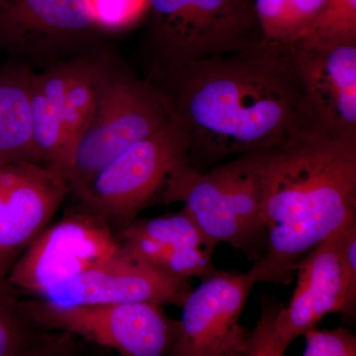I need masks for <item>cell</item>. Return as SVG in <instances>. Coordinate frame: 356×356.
<instances>
[{"mask_svg":"<svg viewBox=\"0 0 356 356\" xmlns=\"http://www.w3.org/2000/svg\"><path fill=\"white\" fill-rule=\"evenodd\" d=\"M147 79L184 129L187 163L200 172L318 130L288 44L262 41Z\"/></svg>","mask_w":356,"mask_h":356,"instance_id":"obj_1","label":"cell"},{"mask_svg":"<svg viewBox=\"0 0 356 356\" xmlns=\"http://www.w3.org/2000/svg\"><path fill=\"white\" fill-rule=\"evenodd\" d=\"M261 184L266 250L247 274L288 285L308 252L356 219V140L310 130L264 149Z\"/></svg>","mask_w":356,"mask_h":356,"instance_id":"obj_2","label":"cell"},{"mask_svg":"<svg viewBox=\"0 0 356 356\" xmlns=\"http://www.w3.org/2000/svg\"><path fill=\"white\" fill-rule=\"evenodd\" d=\"M262 154H242L203 172L182 163L170 173L156 204H181L215 248L227 243L250 261H259L267 245L261 216Z\"/></svg>","mask_w":356,"mask_h":356,"instance_id":"obj_3","label":"cell"},{"mask_svg":"<svg viewBox=\"0 0 356 356\" xmlns=\"http://www.w3.org/2000/svg\"><path fill=\"white\" fill-rule=\"evenodd\" d=\"M149 76L264 41L254 0H149Z\"/></svg>","mask_w":356,"mask_h":356,"instance_id":"obj_4","label":"cell"},{"mask_svg":"<svg viewBox=\"0 0 356 356\" xmlns=\"http://www.w3.org/2000/svg\"><path fill=\"white\" fill-rule=\"evenodd\" d=\"M173 118L158 88L108 58L95 114L77 143L69 175L70 193L136 143Z\"/></svg>","mask_w":356,"mask_h":356,"instance_id":"obj_5","label":"cell"},{"mask_svg":"<svg viewBox=\"0 0 356 356\" xmlns=\"http://www.w3.org/2000/svg\"><path fill=\"white\" fill-rule=\"evenodd\" d=\"M187 156L186 135L172 118L109 161L72 194L79 207L119 231L156 204L170 173L187 163Z\"/></svg>","mask_w":356,"mask_h":356,"instance_id":"obj_6","label":"cell"},{"mask_svg":"<svg viewBox=\"0 0 356 356\" xmlns=\"http://www.w3.org/2000/svg\"><path fill=\"white\" fill-rule=\"evenodd\" d=\"M22 307L40 330L81 337L120 356H170L179 329V320L151 303L58 306L24 296Z\"/></svg>","mask_w":356,"mask_h":356,"instance_id":"obj_7","label":"cell"},{"mask_svg":"<svg viewBox=\"0 0 356 356\" xmlns=\"http://www.w3.org/2000/svg\"><path fill=\"white\" fill-rule=\"evenodd\" d=\"M88 0H0V51L34 70L102 51Z\"/></svg>","mask_w":356,"mask_h":356,"instance_id":"obj_8","label":"cell"},{"mask_svg":"<svg viewBox=\"0 0 356 356\" xmlns=\"http://www.w3.org/2000/svg\"><path fill=\"white\" fill-rule=\"evenodd\" d=\"M123 248L113 229L79 207L48 227L21 254L7 280L24 296L102 266Z\"/></svg>","mask_w":356,"mask_h":356,"instance_id":"obj_9","label":"cell"},{"mask_svg":"<svg viewBox=\"0 0 356 356\" xmlns=\"http://www.w3.org/2000/svg\"><path fill=\"white\" fill-rule=\"evenodd\" d=\"M254 283L247 273L218 270L192 289L181 306L177 341L170 356H224L247 346L240 324Z\"/></svg>","mask_w":356,"mask_h":356,"instance_id":"obj_10","label":"cell"},{"mask_svg":"<svg viewBox=\"0 0 356 356\" xmlns=\"http://www.w3.org/2000/svg\"><path fill=\"white\" fill-rule=\"evenodd\" d=\"M191 290L189 280L159 273L123 248L106 264L56 283L34 298L58 306L151 303L181 308Z\"/></svg>","mask_w":356,"mask_h":356,"instance_id":"obj_11","label":"cell"},{"mask_svg":"<svg viewBox=\"0 0 356 356\" xmlns=\"http://www.w3.org/2000/svg\"><path fill=\"white\" fill-rule=\"evenodd\" d=\"M69 193L67 177L43 165L0 166V275L7 277Z\"/></svg>","mask_w":356,"mask_h":356,"instance_id":"obj_12","label":"cell"},{"mask_svg":"<svg viewBox=\"0 0 356 356\" xmlns=\"http://www.w3.org/2000/svg\"><path fill=\"white\" fill-rule=\"evenodd\" d=\"M290 47L316 128L337 139L356 140V46Z\"/></svg>","mask_w":356,"mask_h":356,"instance_id":"obj_13","label":"cell"},{"mask_svg":"<svg viewBox=\"0 0 356 356\" xmlns=\"http://www.w3.org/2000/svg\"><path fill=\"white\" fill-rule=\"evenodd\" d=\"M343 228V227H341ZM341 228L318 243L297 266L291 301L275 318V331L285 350L327 314H344L341 273Z\"/></svg>","mask_w":356,"mask_h":356,"instance_id":"obj_14","label":"cell"},{"mask_svg":"<svg viewBox=\"0 0 356 356\" xmlns=\"http://www.w3.org/2000/svg\"><path fill=\"white\" fill-rule=\"evenodd\" d=\"M30 65L9 58L0 65V166L37 163L33 144Z\"/></svg>","mask_w":356,"mask_h":356,"instance_id":"obj_15","label":"cell"},{"mask_svg":"<svg viewBox=\"0 0 356 356\" xmlns=\"http://www.w3.org/2000/svg\"><path fill=\"white\" fill-rule=\"evenodd\" d=\"M108 58L104 51L79 58L76 72L65 93L62 119L72 163L77 143L97 106Z\"/></svg>","mask_w":356,"mask_h":356,"instance_id":"obj_16","label":"cell"},{"mask_svg":"<svg viewBox=\"0 0 356 356\" xmlns=\"http://www.w3.org/2000/svg\"><path fill=\"white\" fill-rule=\"evenodd\" d=\"M116 236L129 254L170 277L181 280L197 277L203 280L218 270L213 264L212 250L175 248L142 236Z\"/></svg>","mask_w":356,"mask_h":356,"instance_id":"obj_17","label":"cell"},{"mask_svg":"<svg viewBox=\"0 0 356 356\" xmlns=\"http://www.w3.org/2000/svg\"><path fill=\"white\" fill-rule=\"evenodd\" d=\"M30 103L37 163L60 173L67 179L72 161L65 139L62 109L44 95L33 81V76Z\"/></svg>","mask_w":356,"mask_h":356,"instance_id":"obj_18","label":"cell"},{"mask_svg":"<svg viewBox=\"0 0 356 356\" xmlns=\"http://www.w3.org/2000/svg\"><path fill=\"white\" fill-rule=\"evenodd\" d=\"M291 46L315 50L356 46V0H327L313 24Z\"/></svg>","mask_w":356,"mask_h":356,"instance_id":"obj_19","label":"cell"},{"mask_svg":"<svg viewBox=\"0 0 356 356\" xmlns=\"http://www.w3.org/2000/svg\"><path fill=\"white\" fill-rule=\"evenodd\" d=\"M117 234L142 236L175 248H205L212 252L216 248L184 209L156 218H136Z\"/></svg>","mask_w":356,"mask_h":356,"instance_id":"obj_20","label":"cell"},{"mask_svg":"<svg viewBox=\"0 0 356 356\" xmlns=\"http://www.w3.org/2000/svg\"><path fill=\"white\" fill-rule=\"evenodd\" d=\"M24 295L0 275V356H15L39 341L43 330L33 324L22 307Z\"/></svg>","mask_w":356,"mask_h":356,"instance_id":"obj_21","label":"cell"},{"mask_svg":"<svg viewBox=\"0 0 356 356\" xmlns=\"http://www.w3.org/2000/svg\"><path fill=\"white\" fill-rule=\"evenodd\" d=\"M271 295L264 294L261 298V313L254 329L248 334L247 348L243 356H280L285 350L281 346L275 331V318L281 307Z\"/></svg>","mask_w":356,"mask_h":356,"instance_id":"obj_22","label":"cell"},{"mask_svg":"<svg viewBox=\"0 0 356 356\" xmlns=\"http://www.w3.org/2000/svg\"><path fill=\"white\" fill-rule=\"evenodd\" d=\"M88 4L107 34L127 29L149 11V0H88Z\"/></svg>","mask_w":356,"mask_h":356,"instance_id":"obj_23","label":"cell"},{"mask_svg":"<svg viewBox=\"0 0 356 356\" xmlns=\"http://www.w3.org/2000/svg\"><path fill=\"white\" fill-rule=\"evenodd\" d=\"M264 42L290 44L292 40L288 0H254Z\"/></svg>","mask_w":356,"mask_h":356,"instance_id":"obj_24","label":"cell"},{"mask_svg":"<svg viewBox=\"0 0 356 356\" xmlns=\"http://www.w3.org/2000/svg\"><path fill=\"white\" fill-rule=\"evenodd\" d=\"M306 339L303 356H356V337L344 327L318 331L311 330Z\"/></svg>","mask_w":356,"mask_h":356,"instance_id":"obj_25","label":"cell"},{"mask_svg":"<svg viewBox=\"0 0 356 356\" xmlns=\"http://www.w3.org/2000/svg\"><path fill=\"white\" fill-rule=\"evenodd\" d=\"M341 273H343L344 314L355 318L356 312V219L341 228Z\"/></svg>","mask_w":356,"mask_h":356,"instance_id":"obj_26","label":"cell"},{"mask_svg":"<svg viewBox=\"0 0 356 356\" xmlns=\"http://www.w3.org/2000/svg\"><path fill=\"white\" fill-rule=\"evenodd\" d=\"M15 356H77L76 337L63 332H44L39 341Z\"/></svg>","mask_w":356,"mask_h":356,"instance_id":"obj_27","label":"cell"},{"mask_svg":"<svg viewBox=\"0 0 356 356\" xmlns=\"http://www.w3.org/2000/svg\"><path fill=\"white\" fill-rule=\"evenodd\" d=\"M327 2V0H288L292 33L289 46L296 43L302 34L313 24Z\"/></svg>","mask_w":356,"mask_h":356,"instance_id":"obj_28","label":"cell"},{"mask_svg":"<svg viewBox=\"0 0 356 356\" xmlns=\"http://www.w3.org/2000/svg\"><path fill=\"white\" fill-rule=\"evenodd\" d=\"M245 348H247V346H245V348H233V350L228 351L224 356H243V355H245Z\"/></svg>","mask_w":356,"mask_h":356,"instance_id":"obj_29","label":"cell"}]
</instances>
